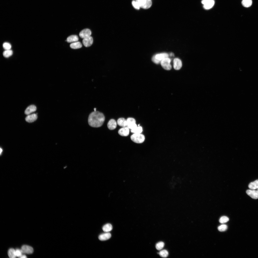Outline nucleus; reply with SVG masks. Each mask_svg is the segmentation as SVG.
<instances>
[{
  "label": "nucleus",
  "mask_w": 258,
  "mask_h": 258,
  "mask_svg": "<svg viewBox=\"0 0 258 258\" xmlns=\"http://www.w3.org/2000/svg\"><path fill=\"white\" fill-rule=\"evenodd\" d=\"M105 119V116L103 113L95 111L91 112L89 115L88 122L90 126L97 128L102 125Z\"/></svg>",
  "instance_id": "1"
},
{
  "label": "nucleus",
  "mask_w": 258,
  "mask_h": 258,
  "mask_svg": "<svg viewBox=\"0 0 258 258\" xmlns=\"http://www.w3.org/2000/svg\"><path fill=\"white\" fill-rule=\"evenodd\" d=\"M130 138L133 141L137 143H143L145 140L144 136L140 133H134L131 136Z\"/></svg>",
  "instance_id": "2"
},
{
  "label": "nucleus",
  "mask_w": 258,
  "mask_h": 258,
  "mask_svg": "<svg viewBox=\"0 0 258 258\" xmlns=\"http://www.w3.org/2000/svg\"><path fill=\"white\" fill-rule=\"evenodd\" d=\"M171 62L170 59L167 58L162 60L161 62V64L162 67L164 69L169 70L172 68V66L170 64Z\"/></svg>",
  "instance_id": "3"
},
{
  "label": "nucleus",
  "mask_w": 258,
  "mask_h": 258,
  "mask_svg": "<svg viewBox=\"0 0 258 258\" xmlns=\"http://www.w3.org/2000/svg\"><path fill=\"white\" fill-rule=\"evenodd\" d=\"M127 122V126L129 129L133 130L137 127L136 124L135 119L132 118H129L126 120Z\"/></svg>",
  "instance_id": "4"
},
{
  "label": "nucleus",
  "mask_w": 258,
  "mask_h": 258,
  "mask_svg": "<svg viewBox=\"0 0 258 258\" xmlns=\"http://www.w3.org/2000/svg\"><path fill=\"white\" fill-rule=\"evenodd\" d=\"M21 250L23 253L31 254L33 252V249L32 247L26 245H23L22 247Z\"/></svg>",
  "instance_id": "5"
},
{
  "label": "nucleus",
  "mask_w": 258,
  "mask_h": 258,
  "mask_svg": "<svg viewBox=\"0 0 258 258\" xmlns=\"http://www.w3.org/2000/svg\"><path fill=\"white\" fill-rule=\"evenodd\" d=\"M91 34V32L89 29H85L80 32L79 36L81 38L84 39L90 36Z\"/></svg>",
  "instance_id": "6"
},
{
  "label": "nucleus",
  "mask_w": 258,
  "mask_h": 258,
  "mask_svg": "<svg viewBox=\"0 0 258 258\" xmlns=\"http://www.w3.org/2000/svg\"><path fill=\"white\" fill-rule=\"evenodd\" d=\"M247 194L252 198L256 199H258V193L257 190L253 189H248L246 191Z\"/></svg>",
  "instance_id": "7"
},
{
  "label": "nucleus",
  "mask_w": 258,
  "mask_h": 258,
  "mask_svg": "<svg viewBox=\"0 0 258 258\" xmlns=\"http://www.w3.org/2000/svg\"><path fill=\"white\" fill-rule=\"evenodd\" d=\"M93 43V39L92 37L91 36L84 38L82 40V43L83 45L86 47L90 46Z\"/></svg>",
  "instance_id": "8"
},
{
  "label": "nucleus",
  "mask_w": 258,
  "mask_h": 258,
  "mask_svg": "<svg viewBox=\"0 0 258 258\" xmlns=\"http://www.w3.org/2000/svg\"><path fill=\"white\" fill-rule=\"evenodd\" d=\"M173 64V68L175 70H176L180 69L182 66L181 60L178 58H175L174 59Z\"/></svg>",
  "instance_id": "9"
},
{
  "label": "nucleus",
  "mask_w": 258,
  "mask_h": 258,
  "mask_svg": "<svg viewBox=\"0 0 258 258\" xmlns=\"http://www.w3.org/2000/svg\"><path fill=\"white\" fill-rule=\"evenodd\" d=\"M118 133L121 136H127L129 134V128L127 127H123L119 130Z\"/></svg>",
  "instance_id": "10"
},
{
  "label": "nucleus",
  "mask_w": 258,
  "mask_h": 258,
  "mask_svg": "<svg viewBox=\"0 0 258 258\" xmlns=\"http://www.w3.org/2000/svg\"><path fill=\"white\" fill-rule=\"evenodd\" d=\"M117 123L115 120L113 119H110L107 124L108 128L110 130H113L117 127Z\"/></svg>",
  "instance_id": "11"
},
{
  "label": "nucleus",
  "mask_w": 258,
  "mask_h": 258,
  "mask_svg": "<svg viewBox=\"0 0 258 258\" xmlns=\"http://www.w3.org/2000/svg\"><path fill=\"white\" fill-rule=\"evenodd\" d=\"M37 116L36 114L34 113L31 115H28L25 118L26 121L29 123L33 122L37 119Z\"/></svg>",
  "instance_id": "12"
},
{
  "label": "nucleus",
  "mask_w": 258,
  "mask_h": 258,
  "mask_svg": "<svg viewBox=\"0 0 258 258\" xmlns=\"http://www.w3.org/2000/svg\"><path fill=\"white\" fill-rule=\"evenodd\" d=\"M36 110V107L34 105H31L28 107L25 110V114L28 115L31 113L34 112Z\"/></svg>",
  "instance_id": "13"
},
{
  "label": "nucleus",
  "mask_w": 258,
  "mask_h": 258,
  "mask_svg": "<svg viewBox=\"0 0 258 258\" xmlns=\"http://www.w3.org/2000/svg\"><path fill=\"white\" fill-rule=\"evenodd\" d=\"M111 237V234L108 232H106L101 234L98 236L99 240L101 241H105L107 240Z\"/></svg>",
  "instance_id": "14"
},
{
  "label": "nucleus",
  "mask_w": 258,
  "mask_h": 258,
  "mask_svg": "<svg viewBox=\"0 0 258 258\" xmlns=\"http://www.w3.org/2000/svg\"><path fill=\"white\" fill-rule=\"evenodd\" d=\"M155 55L156 58L161 61L163 59L168 58L169 56L168 54L166 53L158 54Z\"/></svg>",
  "instance_id": "15"
},
{
  "label": "nucleus",
  "mask_w": 258,
  "mask_h": 258,
  "mask_svg": "<svg viewBox=\"0 0 258 258\" xmlns=\"http://www.w3.org/2000/svg\"><path fill=\"white\" fill-rule=\"evenodd\" d=\"M79 40L78 36L75 35H73L69 36L67 39L68 43H73Z\"/></svg>",
  "instance_id": "16"
},
{
  "label": "nucleus",
  "mask_w": 258,
  "mask_h": 258,
  "mask_svg": "<svg viewBox=\"0 0 258 258\" xmlns=\"http://www.w3.org/2000/svg\"><path fill=\"white\" fill-rule=\"evenodd\" d=\"M117 124L120 126L125 127L127 126V120L123 118H119L117 121Z\"/></svg>",
  "instance_id": "17"
},
{
  "label": "nucleus",
  "mask_w": 258,
  "mask_h": 258,
  "mask_svg": "<svg viewBox=\"0 0 258 258\" xmlns=\"http://www.w3.org/2000/svg\"><path fill=\"white\" fill-rule=\"evenodd\" d=\"M81 43L79 42H76L72 43L70 45V47L73 49H77L81 48L82 47Z\"/></svg>",
  "instance_id": "18"
},
{
  "label": "nucleus",
  "mask_w": 258,
  "mask_h": 258,
  "mask_svg": "<svg viewBox=\"0 0 258 258\" xmlns=\"http://www.w3.org/2000/svg\"><path fill=\"white\" fill-rule=\"evenodd\" d=\"M249 188L250 189L254 190L258 188V180L250 183L248 185Z\"/></svg>",
  "instance_id": "19"
},
{
  "label": "nucleus",
  "mask_w": 258,
  "mask_h": 258,
  "mask_svg": "<svg viewBox=\"0 0 258 258\" xmlns=\"http://www.w3.org/2000/svg\"><path fill=\"white\" fill-rule=\"evenodd\" d=\"M112 225L108 223L104 225L102 227L103 231L106 232H108L111 231L112 229Z\"/></svg>",
  "instance_id": "20"
},
{
  "label": "nucleus",
  "mask_w": 258,
  "mask_h": 258,
  "mask_svg": "<svg viewBox=\"0 0 258 258\" xmlns=\"http://www.w3.org/2000/svg\"><path fill=\"white\" fill-rule=\"evenodd\" d=\"M8 255L10 258H15L16 257L15 250L13 248L10 249L8 251Z\"/></svg>",
  "instance_id": "21"
},
{
  "label": "nucleus",
  "mask_w": 258,
  "mask_h": 258,
  "mask_svg": "<svg viewBox=\"0 0 258 258\" xmlns=\"http://www.w3.org/2000/svg\"><path fill=\"white\" fill-rule=\"evenodd\" d=\"M252 2V0H242V4L244 7H248L251 6Z\"/></svg>",
  "instance_id": "22"
},
{
  "label": "nucleus",
  "mask_w": 258,
  "mask_h": 258,
  "mask_svg": "<svg viewBox=\"0 0 258 258\" xmlns=\"http://www.w3.org/2000/svg\"><path fill=\"white\" fill-rule=\"evenodd\" d=\"M214 3V0H211L208 3L204 5L203 7L206 9H210L213 6Z\"/></svg>",
  "instance_id": "23"
},
{
  "label": "nucleus",
  "mask_w": 258,
  "mask_h": 258,
  "mask_svg": "<svg viewBox=\"0 0 258 258\" xmlns=\"http://www.w3.org/2000/svg\"><path fill=\"white\" fill-rule=\"evenodd\" d=\"M13 51L11 50H7L4 51L3 53L4 56L6 58H8L12 55Z\"/></svg>",
  "instance_id": "24"
},
{
  "label": "nucleus",
  "mask_w": 258,
  "mask_h": 258,
  "mask_svg": "<svg viewBox=\"0 0 258 258\" xmlns=\"http://www.w3.org/2000/svg\"><path fill=\"white\" fill-rule=\"evenodd\" d=\"M152 4L151 0H147L145 4L141 7L145 9H148L151 6Z\"/></svg>",
  "instance_id": "25"
},
{
  "label": "nucleus",
  "mask_w": 258,
  "mask_h": 258,
  "mask_svg": "<svg viewBox=\"0 0 258 258\" xmlns=\"http://www.w3.org/2000/svg\"><path fill=\"white\" fill-rule=\"evenodd\" d=\"M158 254L161 257L166 258L168 255V251L166 250H163L160 251Z\"/></svg>",
  "instance_id": "26"
},
{
  "label": "nucleus",
  "mask_w": 258,
  "mask_h": 258,
  "mask_svg": "<svg viewBox=\"0 0 258 258\" xmlns=\"http://www.w3.org/2000/svg\"><path fill=\"white\" fill-rule=\"evenodd\" d=\"M142 131V127L140 126L137 127L135 129L131 130V132L134 133H141Z\"/></svg>",
  "instance_id": "27"
},
{
  "label": "nucleus",
  "mask_w": 258,
  "mask_h": 258,
  "mask_svg": "<svg viewBox=\"0 0 258 258\" xmlns=\"http://www.w3.org/2000/svg\"><path fill=\"white\" fill-rule=\"evenodd\" d=\"M164 244L162 242H159L157 243L156 246V248L158 250H160L163 248Z\"/></svg>",
  "instance_id": "28"
},
{
  "label": "nucleus",
  "mask_w": 258,
  "mask_h": 258,
  "mask_svg": "<svg viewBox=\"0 0 258 258\" xmlns=\"http://www.w3.org/2000/svg\"><path fill=\"white\" fill-rule=\"evenodd\" d=\"M229 220V219L227 217L223 216L220 218L219 220V222L220 223L223 224L227 222Z\"/></svg>",
  "instance_id": "29"
},
{
  "label": "nucleus",
  "mask_w": 258,
  "mask_h": 258,
  "mask_svg": "<svg viewBox=\"0 0 258 258\" xmlns=\"http://www.w3.org/2000/svg\"><path fill=\"white\" fill-rule=\"evenodd\" d=\"M227 226L225 224H223L219 226L218 228L219 231H226L227 229Z\"/></svg>",
  "instance_id": "30"
},
{
  "label": "nucleus",
  "mask_w": 258,
  "mask_h": 258,
  "mask_svg": "<svg viewBox=\"0 0 258 258\" xmlns=\"http://www.w3.org/2000/svg\"><path fill=\"white\" fill-rule=\"evenodd\" d=\"M132 4L134 7L135 9H139L140 7V5L137 0H133L132 2Z\"/></svg>",
  "instance_id": "31"
},
{
  "label": "nucleus",
  "mask_w": 258,
  "mask_h": 258,
  "mask_svg": "<svg viewBox=\"0 0 258 258\" xmlns=\"http://www.w3.org/2000/svg\"><path fill=\"white\" fill-rule=\"evenodd\" d=\"M3 47L5 50L10 49L11 47L10 44L8 42L4 43L3 44Z\"/></svg>",
  "instance_id": "32"
},
{
  "label": "nucleus",
  "mask_w": 258,
  "mask_h": 258,
  "mask_svg": "<svg viewBox=\"0 0 258 258\" xmlns=\"http://www.w3.org/2000/svg\"><path fill=\"white\" fill-rule=\"evenodd\" d=\"M16 254V257L20 258L22 255L21 249H17L15 250Z\"/></svg>",
  "instance_id": "33"
},
{
  "label": "nucleus",
  "mask_w": 258,
  "mask_h": 258,
  "mask_svg": "<svg viewBox=\"0 0 258 258\" xmlns=\"http://www.w3.org/2000/svg\"><path fill=\"white\" fill-rule=\"evenodd\" d=\"M152 61L155 63L158 64L161 63V61L156 59L155 57V55H154L152 58Z\"/></svg>",
  "instance_id": "34"
},
{
  "label": "nucleus",
  "mask_w": 258,
  "mask_h": 258,
  "mask_svg": "<svg viewBox=\"0 0 258 258\" xmlns=\"http://www.w3.org/2000/svg\"><path fill=\"white\" fill-rule=\"evenodd\" d=\"M141 7L145 3L147 0H137Z\"/></svg>",
  "instance_id": "35"
},
{
  "label": "nucleus",
  "mask_w": 258,
  "mask_h": 258,
  "mask_svg": "<svg viewBox=\"0 0 258 258\" xmlns=\"http://www.w3.org/2000/svg\"><path fill=\"white\" fill-rule=\"evenodd\" d=\"M211 0H202L201 1V3L204 5H205L208 3Z\"/></svg>",
  "instance_id": "36"
},
{
  "label": "nucleus",
  "mask_w": 258,
  "mask_h": 258,
  "mask_svg": "<svg viewBox=\"0 0 258 258\" xmlns=\"http://www.w3.org/2000/svg\"><path fill=\"white\" fill-rule=\"evenodd\" d=\"M27 258L26 256L25 255H22V256L20 257L21 258Z\"/></svg>",
  "instance_id": "37"
},
{
  "label": "nucleus",
  "mask_w": 258,
  "mask_h": 258,
  "mask_svg": "<svg viewBox=\"0 0 258 258\" xmlns=\"http://www.w3.org/2000/svg\"><path fill=\"white\" fill-rule=\"evenodd\" d=\"M170 56H174V54L173 53H171L170 54Z\"/></svg>",
  "instance_id": "38"
},
{
  "label": "nucleus",
  "mask_w": 258,
  "mask_h": 258,
  "mask_svg": "<svg viewBox=\"0 0 258 258\" xmlns=\"http://www.w3.org/2000/svg\"><path fill=\"white\" fill-rule=\"evenodd\" d=\"M2 151H3V150H2V149H1V148H0V155H1V153H2Z\"/></svg>",
  "instance_id": "39"
},
{
  "label": "nucleus",
  "mask_w": 258,
  "mask_h": 258,
  "mask_svg": "<svg viewBox=\"0 0 258 258\" xmlns=\"http://www.w3.org/2000/svg\"><path fill=\"white\" fill-rule=\"evenodd\" d=\"M257 191L258 193V188L257 189Z\"/></svg>",
  "instance_id": "40"
},
{
  "label": "nucleus",
  "mask_w": 258,
  "mask_h": 258,
  "mask_svg": "<svg viewBox=\"0 0 258 258\" xmlns=\"http://www.w3.org/2000/svg\"></svg>",
  "instance_id": "41"
},
{
  "label": "nucleus",
  "mask_w": 258,
  "mask_h": 258,
  "mask_svg": "<svg viewBox=\"0 0 258 258\" xmlns=\"http://www.w3.org/2000/svg\"></svg>",
  "instance_id": "42"
}]
</instances>
